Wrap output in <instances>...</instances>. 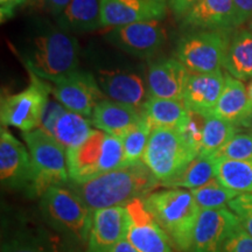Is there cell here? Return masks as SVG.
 Masks as SVG:
<instances>
[{
    "mask_svg": "<svg viewBox=\"0 0 252 252\" xmlns=\"http://www.w3.org/2000/svg\"><path fill=\"white\" fill-rule=\"evenodd\" d=\"M160 182L143 161L132 163L69 188L83 201L91 213L111 207L127 206L135 198H145Z\"/></svg>",
    "mask_w": 252,
    "mask_h": 252,
    "instance_id": "6da1fadb",
    "label": "cell"
},
{
    "mask_svg": "<svg viewBox=\"0 0 252 252\" xmlns=\"http://www.w3.org/2000/svg\"><path fill=\"white\" fill-rule=\"evenodd\" d=\"M78 53L75 36L61 27H52L30 37L21 49V58L31 74L55 83L77 70Z\"/></svg>",
    "mask_w": 252,
    "mask_h": 252,
    "instance_id": "7a4b0ae2",
    "label": "cell"
},
{
    "mask_svg": "<svg viewBox=\"0 0 252 252\" xmlns=\"http://www.w3.org/2000/svg\"><path fill=\"white\" fill-rule=\"evenodd\" d=\"M144 202L173 245L182 252H189L201 213L190 190L168 188L152 191Z\"/></svg>",
    "mask_w": 252,
    "mask_h": 252,
    "instance_id": "3957f363",
    "label": "cell"
},
{
    "mask_svg": "<svg viewBox=\"0 0 252 252\" xmlns=\"http://www.w3.org/2000/svg\"><path fill=\"white\" fill-rule=\"evenodd\" d=\"M65 153L69 180L76 184H83L125 166L121 138L97 128L91 131L83 144Z\"/></svg>",
    "mask_w": 252,
    "mask_h": 252,
    "instance_id": "277c9868",
    "label": "cell"
},
{
    "mask_svg": "<svg viewBox=\"0 0 252 252\" xmlns=\"http://www.w3.org/2000/svg\"><path fill=\"white\" fill-rule=\"evenodd\" d=\"M41 210L49 225L70 241L89 239L93 213L68 186H54L41 196Z\"/></svg>",
    "mask_w": 252,
    "mask_h": 252,
    "instance_id": "5b68a950",
    "label": "cell"
},
{
    "mask_svg": "<svg viewBox=\"0 0 252 252\" xmlns=\"http://www.w3.org/2000/svg\"><path fill=\"white\" fill-rule=\"evenodd\" d=\"M24 139L34 172L32 195L42 196L50 187L67 185V153L59 141L41 128L24 133Z\"/></svg>",
    "mask_w": 252,
    "mask_h": 252,
    "instance_id": "8992f818",
    "label": "cell"
},
{
    "mask_svg": "<svg viewBox=\"0 0 252 252\" xmlns=\"http://www.w3.org/2000/svg\"><path fill=\"white\" fill-rule=\"evenodd\" d=\"M197 156L178 128H156L141 161L161 185L178 175Z\"/></svg>",
    "mask_w": 252,
    "mask_h": 252,
    "instance_id": "52a82bcc",
    "label": "cell"
},
{
    "mask_svg": "<svg viewBox=\"0 0 252 252\" xmlns=\"http://www.w3.org/2000/svg\"><path fill=\"white\" fill-rule=\"evenodd\" d=\"M230 36L226 32L198 31L186 34L176 45V59L190 74H213L224 67Z\"/></svg>",
    "mask_w": 252,
    "mask_h": 252,
    "instance_id": "ba28073f",
    "label": "cell"
},
{
    "mask_svg": "<svg viewBox=\"0 0 252 252\" xmlns=\"http://www.w3.org/2000/svg\"><path fill=\"white\" fill-rule=\"evenodd\" d=\"M52 94V86L32 74V83L18 94H7L1 98L0 122L1 125L13 126L25 133L36 130L47 98Z\"/></svg>",
    "mask_w": 252,
    "mask_h": 252,
    "instance_id": "9c48e42d",
    "label": "cell"
},
{
    "mask_svg": "<svg viewBox=\"0 0 252 252\" xmlns=\"http://www.w3.org/2000/svg\"><path fill=\"white\" fill-rule=\"evenodd\" d=\"M0 178L5 187L32 195L34 172L30 152L4 126L0 131Z\"/></svg>",
    "mask_w": 252,
    "mask_h": 252,
    "instance_id": "30bf717a",
    "label": "cell"
},
{
    "mask_svg": "<svg viewBox=\"0 0 252 252\" xmlns=\"http://www.w3.org/2000/svg\"><path fill=\"white\" fill-rule=\"evenodd\" d=\"M52 94L69 111L91 117L97 104L105 99L96 77L76 70L53 83Z\"/></svg>",
    "mask_w": 252,
    "mask_h": 252,
    "instance_id": "8fae6325",
    "label": "cell"
},
{
    "mask_svg": "<svg viewBox=\"0 0 252 252\" xmlns=\"http://www.w3.org/2000/svg\"><path fill=\"white\" fill-rule=\"evenodd\" d=\"M239 226L238 217L226 208L201 210L189 252H224L226 243Z\"/></svg>",
    "mask_w": 252,
    "mask_h": 252,
    "instance_id": "7c38bea8",
    "label": "cell"
},
{
    "mask_svg": "<svg viewBox=\"0 0 252 252\" xmlns=\"http://www.w3.org/2000/svg\"><path fill=\"white\" fill-rule=\"evenodd\" d=\"M128 214L127 241L138 252H173L168 236L145 206L144 198H135L125 206Z\"/></svg>",
    "mask_w": 252,
    "mask_h": 252,
    "instance_id": "4fadbf2b",
    "label": "cell"
},
{
    "mask_svg": "<svg viewBox=\"0 0 252 252\" xmlns=\"http://www.w3.org/2000/svg\"><path fill=\"white\" fill-rule=\"evenodd\" d=\"M106 40L128 54L149 58L165 45L166 32L159 21H145L113 28Z\"/></svg>",
    "mask_w": 252,
    "mask_h": 252,
    "instance_id": "5bb4252c",
    "label": "cell"
},
{
    "mask_svg": "<svg viewBox=\"0 0 252 252\" xmlns=\"http://www.w3.org/2000/svg\"><path fill=\"white\" fill-rule=\"evenodd\" d=\"M102 27L159 21L166 17V4L158 0H100Z\"/></svg>",
    "mask_w": 252,
    "mask_h": 252,
    "instance_id": "9a60e30c",
    "label": "cell"
},
{
    "mask_svg": "<svg viewBox=\"0 0 252 252\" xmlns=\"http://www.w3.org/2000/svg\"><path fill=\"white\" fill-rule=\"evenodd\" d=\"M128 214L125 207H111L93 213L87 252H110L127 236Z\"/></svg>",
    "mask_w": 252,
    "mask_h": 252,
    "instance_id": "2e32d148",
    "label": "cell"
},
{
    "mask_svg": "<svg viewBox=\"0 0 252 252\" xmlns=\"http://www.w3.org/2000/svg\"><path fill=\"white\" fill-rule=\"evenodd\" d=\"M188 76V70L178 59L169 58L153 62L146 77L149 97L182 99Z\"/></svg>",
    "mask_w": 252,
    "mask_h": 252,
    "instance_id": "e0dca14e",
    "label": "cell"
},
{
    "mask_svg": "<svg viewBox=\"0 0 252 252\" xmlns=\"http://www.w3.org/2000/svg\"><path fill=\"white\" fill-rule=\"evenodd\" d=\"M96 80L105 97L143 111L147 100L145 98L149 91L139 75L127 70H119V69L99 70L97 71Z\"/></svg>",
    "mask_w": 252,
    "mask_h": 252,
    "instance_id": "ac0fdd59",
    "label": "cell"
},
{
    "mask_svg": "<svg viewBox=\"0 0 252 252\" xmlns=\"http://www.w3.org/2000/svg\"><path fill=\"white\" fill-rule=\"evenodd\" d=\"M182 25L196 31L228 32L237 28L234 0H200L185 15Z\"/></svg>",
    "mask_w": 252,
    "mask_h": 252,
    "instance_id": "d6986e66",
    "label": "cell"
},
{
    "mask_svg": "<svg viewBox=\"0 0 252 252\" xmlns=\"http://www.w3.org/2000/svg\"><path fill=\"white\" fill-rule=\"evenodd\" d=\"M225 83L222 72L189 74L184 93V102L189 111L204 117L213 115Z\"/></svg>",
    "mask_w": 252,
    "mask_h": 252,
    "instance_id": "ffe728a7",
    "label": "cell"
},
{
    "mask_svg": "<svg viewBox=\"0 0 252 252\" xmlns=\"http://www.w3.org/2000/svg\"><path fill=\"white\" fill-rule=\"evenodd\" d=\"M143 118L144 113L141 110L105 98L94 108L91 115V124L97 130L122 139Z\"/></svg>",
    "mask_w": 252,
    "mask_h": 252,
    "instance_id": "44dd1931",
    "label": "cell"
},
{
    "mask_svg": "<svg viewBox=\"0 0 252 252\" xmlns=\"http://www.w3.org/2000/svg\"><path fill=\"white\" fill-rule=\"evenodd\" d=\"M225 83L213 115L235 125L249 127L251 115L249 111L247 88L243 82L225 74Z\"/></svg>",
    "mask_w": 252,
    "mask_h": 252,
    "instance_id": "7402d4cb",
    "label": "cell"
},
{
    "mask_svg": "<svg viewBox=\"0 0 252 252\" xmlns=\"http://www.w3.org/2000/svg\"><path fill=\"white\" fill-rule=\"evenodd\" d=\"M224 68L239 81L252 78V31L238 30L230 36Z\"/></svg>",
    "mask_w": 252,
    "mask_h": 252,
    "instance_id": "603a6c76",
    "label": "cell"
},
{
    "mask_svg": "<svg viewBox=\"0 0 252 252\" xmlns=\"http://www.w3.org/2000/svg\"><path fill=\"white\" fill-rule=\"evenodd\" d=\"M100 15V0H71L59 24L67 32H90L102 27Z\"/></svg>",
    "mask_w": 252,
    "mask_h": 252,
    "instance_id": "cb8c5ba5",
    "label": "cell"
},
{
    "mask_svg": "<svg viewBox=\"0 0 252 252\" xmlns=\"http://www.w3.org/2000/svg\"><path fill=\"white\" fill-rule=\"evenodd\" d=\"M189 110L184 99L149 97L143 108L144 117L156 128H178L187 117Z\"/></svg>",
    "mask_w": 252,
    "mask_h": 252,
    "instance_id": "d4e9b609",
    "label": "cell"
},
{
    "mask_svg": "<svg viewBox=\"0 0 252 252\" xmlns=\"http://www.w3.org/2000/svg\"><path fill=\"white\" fill-rule=\"evenodd\" d=\"M91 125V121L87 117L67 110L56 123L53 137L67 152L68 150L80 146L88 139L93 131Z\"/></svg>",
    "mask_w": 252,
    "mask_h": 252,
    "instance_id": "484cf974",
    "label": "cell"
},
{
    "mask_svg": "<svg viewBox=\"0 0 252 252\" xmlns=\"http://www.w3.org/2000/svg\"><path fill=\"white\" fill-rule=\"evenodd\" d=\"M215 161L212 157L198 154L178 175L163 182L161 186L166 188H187L190 190L202 187L215 179Z\"/></svg>",
    "mask_w": 252,
    "mask_h": 252,
    "instance_id": "4316f807",
    "label": "cell"
},
{
    "mask_svg": "<svg viewBox=\"0 0 252 252\" xmlns=\"http://www.w3.org/2000/svg\"><path fill=\"white\" fill-rule=\"evenodd\" d=\"M215 178L226 188L239 194H252V161L217 159Z\"/></svg>",
    "mask_w": 252,
    "mask_h": 252,
    "instance_id": "83f0119b",
    "label": "cell"
},
{
    "mask_svg": "<svg viewBox=\"0 0 252 252\" xmlns=\"http://www.w3.org/2000/svg\"><path fill=\"white\" fill-rule=\"evenodd\" d=\"M237 134V127L231 123L223 121L216 116L206 117L203 126L202 145L200 154L212 157Z\"/></svg>",
    "mask_w": 252,
    "mask_h": 252,
    "instance_id": "f1b7e54d",
    "label": "cell"
},
{
    "mask_svg": "<svg viewBox=\"0 0 252 252\" xmlns=\"http://www.w3.org/2000/svg\"><path fill=\"white\" fill-rule=\"evenodd\" d=\"M190 193L201 210L222 209L239 195L237 191L223 186L216 178L202 187L191 189Z\"/></svg>",
    "mask_w": 252,
    "mask_h": 252,
    "instance_id": "f546056e",
    "label": "cell"
},
{
    "mask_svg": "<svg viewBox=\"0 0 252 252\" xmlns=\"http://www.w3.org/2000/svg\"><path fill=\"white\" fill-rule=\"evenodd\" d=\"M152 131V126L144 117L139 124L135 125L122 138L123 147H124L125 166L141 161V158H143L147 144H149Z\"/></svg>",
    "mask_w": 252,
    "mask_h": 252,
    "instance_id": "4dcf8cb0",
    "label": "cell"
},
{
    "mask_svg": "<svg viewBox=\"0 0 252 252\" xmlns=\"http://www.w3.org/2000/svg\"><path fill=\"white\" fill-rule=\"evenodd\" d=\"M1 252H61L56 245L42 236L20 232L6 238L1 243Z\"/></svg>",
    "mask_w": 252,
    "mask_h": 252,
    "instance_id": "1f68e13d",
    "label": "cell"
},
{
    "mask_svg": "<svg viewBox=\"0 0 252 252\" xmlns=\"http://www.w3.org/2000/svg\"><path fill=\"white\" fill-rule=\"evenodd\" d=\"M217 159H230L238 161H252V135L237 133L219 152L213 156Z\"/></svg>",
    "mask_w": 252,
    "mask_h": 252,
    "instance_id": "d6a6232c",
    "label": "cell"
},
{
    "mask_svg": "<svg viewBox=\"0 0 252 252\" xmlns=\"http://www.w3.org/2000/svg\"><path fill=\"white\" fill-rule=\"evenodd\" d=\"M204 121H206L204 116L189 111L184 123L178 127L187 144L198 154L201 152V145H202Z\"/></svg>",
    "mask_w": 252,
    "mask_h": 252,
    "instance_id": "836d02e7",
    "label": "cell"
},
{
    "mask_svg": "<svg viewBox=\"0 0 252 252\" xmlns=\"http://www.w3.org/2000/svg\"><path fill=\"white\" fill-rule=\"evenodd\" d=\"M247 234L252 237V194H239L229 204Z\"/></svg>",
    "mask_w": 252,
    "mask_h": 252,
    "instance_id": "e575fe53",
    "label": "cell"
},
{
    "mask_svg": "<svg viewBox=\"0 0 252 252\" xmlns=\"http://www.w3.org/2000/svg\"><path fill=\"white\" fill-rule=\"evenodd\" d=\"M65 111H67V109H65L54 96L52 97L49 94L48 98H47L45 109H43L42 118H41V130H43L48 134L53 135L56 123H58L59 118L61 117Z\"/></svg>",
    "mask_w": 252,
    "mask_h": 252,
    "instance_id": "d590c367",
    "label": "cell"
},
{
    "mask_svg": "<svg viewBox=\"0 0 252 252\" xmlns=\"http://www.w3.org/2000/svg\"><path fill=\"white\" fill-rule=\"evenodd\" d=\"M224 252H252V237L247 234L242 225L230 237Z\"/></svg>",
    "mask_w": 252,
    "mask_h": 252,
    "instance_id": "8d00e7d4",
    "label": "cell"
},
{
    "mask_svg": "<svg viewBox=\"0 0 252 252\" xmlns=\"http://www.w3.org/2000/svg\"><path fill=\"white\" fill-rule=\"evenodd\" d=\"M238 27L252 19V0H234Z\"/></svg>",
    "mask_w": 252,
    "mask_h": 252,
    "instance_id": "74e56055",
    "label": "cell"
},
{
    "mask_svg": "<svg viewBox=\"0 0 252 252\" xmlns=\"http://www.w3.org/2000/svg\"><path fill=\"white\" fill-rule=\"evenodd\" d=\"M200 0H168V6L173 14L178 18H184Z\"/></svg>",
    "mask_w": 252,
    "mask_h": 252,
    "instance_id": "f35d334b",
    "label": "cell"
},
{
    "mask_svg": "<svg viewBox=\"0 0 252 252\" xmlns=\"http://www.w3.org/2000/svg\"><path fill=\"white\" fill-rule=\"evenodd\" d=\"M70 1L71 0H41V5L48 13L58 17L63 13Z\"/></svg>",
    "mask_w": 252,
    "mask_h": 252,
    "instance_id": "ab89813d",
    "label": "cell"
},
{
    "mask_svg": "<svg viewBox=\"0 0 252 252\" xmlns=\"http://www.w3.org/2000/svg\"><path fill=\"white\" fill-rule=\"evenodd\" d=\"M19 0H0V18L1 23L7 21L15 13V8L19 6Z\"/></svg>",
    "mask_w": 252,
    "mask_h": 252,
    "instance_id": "60d3db41",
    "label": "cell"
},
{
    "mask_svg": "<svg viewBox=\"0 0 252 252\" xmlns=\"http://www.w3.org/2000/svg\"><path fill=\"white\" fill-rule=\"evenodd\" d=\"M110 252H138V251L135 250L133 245L127 241V238H125L119 242V243L116 244Z\"/></svg>",
    "mask_w": 252,
    "mask_h": 252,
    "instance_id": "b9f144b4",
    "label": "cell"
},
{
    "mask_svg": "<svg viewBox=\"0 0 252 252\" xmlns=\"http://www.w3.org/2000/svg\"><path fill=\"white\" fill-rule=\"evenodd\" d=\"M247 93H248V99H249V111H250V115L252 117V81L249 83V86L247 88Z\"/></svg>",
    "mask_w": 252,
    "mask_h": 252,
    "instance_id": "7bdbcfd3",
    "label": "cell"
},
{
    "mask_svg": "<svg viewBox=\"0 0 252 252\" xmlns=\"http://www.w3.org/2000/svg\"><path fill=\"white\" fill-rule=\"evenodd\" d=\"M24 2H26V0H19V4H24Z\"/></svg>",
    "mask_w": 252,
    "mask_h": 252,
    "instance_id": "ee69618b",
    "label": "cell"
},
{
    "mask_svg": "<svg viewBox=\"0 0 252 252\" xmlns=\"http://www.w3.org/2000/svg\"><path fill=\"white\" fill-rule=\"evenodd\" d=\"M249 127H250V130L252 132V119H251V122H250V125H249Z\"/></svg>",
    "mask_w": 252,
    "mask_h": 252,
    "instance_id": "f6af8a7d",
    "label": "cell"
},
{
    "mask_svg": "<svg viewBox=\"0 0 252 252\" xmlns=\"http://www.w3.org/2000/svg\"><path fill=\"white\" fill-rule=\"evenodd\" d=\"M250 30L252 31V19H251V21H250Z\"/></svg>",
    "mask_w": 252,
    "mask_h": 252,
    "instance_id": "bcb514c9",
    "label": "cell"
},
{
    "mask_svg": "<svg viewBox=\"0 0 252 252\" xmlns=\"http://www.w3.org/2000/svg\"><path fill=\"white\" fill-rule=\"evenodd\" d=\"M158 1H161V2H165L166 0H158Z\"/></svg>",
    "mask_w": 252,
    "mask_h": 252,
    "instance_id": "7dc6e473",
    "label": "cell"
}]
</instances>
